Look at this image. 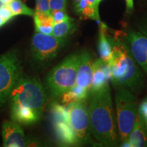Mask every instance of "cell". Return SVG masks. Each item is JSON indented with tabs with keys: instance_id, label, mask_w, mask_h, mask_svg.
Returning <instances> with one entry per match:
<instances>
[{
	"instance_id": "6da1fadb",
	"label": "cell",
	"mask_w": 147,
	"mask_h": 147,
	"mask_svg": "<svg viewBox=\"0 0 147 147\" xmlns=\"http://www.w3.org/2000/svg\"><path fill=\"white\" fill-rule=\"evenodd\" d=\"M93 95L89 109L90 131L102 144L115 146L119 136L109 85Z\"/></svg>"
},
{
	"instance_id": "7a4b0ae2",
	"label": "cell",
	"mask_w": 147,
	"mask_h": 147,
	"mask_svg": "<svg viewBox=\"0 0 147 147\" xmlns=\"http://www.w3.org/2000/svg\"><path fill=\"white\" fill-rule=\"evenodd\" d=\"M109 64L114 87L135 93L143 87L144 76L125 40L115 42Z\"/></svg>"
},
{
	"instance_id": "3957f363",
	"label": "cell",
	"mask_w": 147,
	"mask_h": 147,
	"mask_svg": "<svg viewBox=\"0 0 147 147\" xmlns=\"http://www.w3.org/2000/svg\"><path fill=\"white\" fill-rule=\"evenodd\" d=\"M8 101L10 105L30 108L42 117L48 97L42 84L38 80L23 76L11 91Z\"/></svg>"
},
{
	"instance_id": "277c9868",
	"label": "cell",
	"mask_w": 147,
	"mask_h": 147,
	"mask_svg": "<svg viewBox=\"0 0 147 147\" xmlns=\"http://www.w3.org/2000/svg\"><path fill=\"white\" fill-rule=\"evenodd\" d=\"M80 53L67 56L53 68L47 77V86L51 96L59 98L76 84Z\"/></svg>"
},
{
	"instance_id": "5b68a950",
	"label": "cell",
	"mask_w": 147,
	"mask_h": 147,
	"mask_svg": "<svg viewBox=\"0 0 147 147\" xmlns=\"http://www.w3.org/2000/svg\"><path fill=\"white\" fill-rule=\"evenodd\" d=\"M119 139L128 140L136 119L137 100L129 90L120 88L115 95Z\"/></svg>"
},
{
	"instance_id": "8992f818",
	"label": "cell",
	"mask_w": 147,
	"mask_h": 147,
	"mask_svg": "<svg viewBox=\"0 0 147 147\" xmlns=\"http://www.w3.org/2000/svg\"><path fill=\"white\" fill-rule=\"evenodd\" d=\"M23 76L21 61L15 51L0 56V107L8 101L11 91Z\"/></svg>"
},
{
	"instance_id": "52a82bcc",
	"label": "cell",
	"mask_w": 147,
	"mask_h": 147,
	"mask_svg": "<svg viewBox=\"0 0 147 147\" xmlns=\"http://www.w3.org/2000/svg\"><path fill=\"white\" fill-rule=\"evenodd\" d=\"M65 38L36 32L32 39L31 49L33 58L41 62L52 60L65 45Z\"/></svg>"
},
{
	"instance_id": "ba28073f",
	"label": "cell",
	"mask_w": 147,
	"mask_h": 147,
	"mask_svg": "<svg viewBox=\"0 0 147 147\" xmlns=\"http://www.w3.org/2000/svg\"><path fill=\"white\" fill-rule=\"evenodd\" d=\"M68 112L69 123L79 142L89 140V117L87 106L81 102H72L66 106Z\"/></svg>"
},
{
	"instance_id": "9c48e42d",
	"label": "cell",
	"mask_w": 147,
	"mask_h": 147,
	"mask_svg": "<svg viewBox=\"0 0 147 147\" xmlns=\"http://www.w3.org/2000/svg\"><path fill=\"white\" fill-rule=\"evenodd\" d=\"M125 41L138 65L147 74V37L140 32L130 31Z\"/></svg>"
},
{
	"instance_id": "30bf717a",
	"label": "cell",
	"mask_w": 147,
	"mask_h": 147,
	"mask_svg": "<svg viewBox=\"0 0 147 147\" xmlns=\"http://www.w3.org/2000/svg\"><path fill=\"white\" fill-rule=\"evenodd\" d=\"M3 146L23 147L28 146V140L25 136L23 130L18 123L5 121L1 128Z\"/></svg>"
},
{
	"instance_id": "8fae6325",
	"label": "cell",
	"mask_w": 147,
	"mask_h": 147,
	"mask_svg": "<svg viewBox=\"0 0 147 147\" xmlns=\"http://www.w3.org/2000/svg\"><path fill=\"white\" fill-rule=\"evenodd\" d=\"M111 79V70L108 63H106L101 59L93 62V71L91 88L89 91L92 95L100 91L108 85V81Z\"/></svg>"
},
{
	"instance_id": "7c38bea8",
	"label": "cell",
	"mask_w": 147,
	"mask_h": 147,
	"mask_svg": "<svg viewBox=\"0 0 147 147\" xmlns=\"http://www.w3.org/2000/svg\"><path fill=\"white\" fill-rule=\"evenodd\" d=\"M93 71V61L87 52L80 53V62L77 70L76 84L89 92Z\"/></svg>"
},
{
	"instance_id": "4fadbf2b",
	"label": "cell",
	"mask_w": 147,
	"mask_h": 147,
	"mask_svg": "<svg viewBox=\"0 0 147 147\" xmlns=\"http://www.w3.org/2000/svg\"><path fill=\"white\" fill-rule=\"evenodd\" d=\"M55 134L58 142L62 146H73L78 144V140L71 128L69 121L53 122Z\"/></svg>"
},
{
	"instance_id": "5bb4252c",
	"label": "cell",
	"mask_w": 147,
	"mask_h": 147,
	"mask_svg": "<svg viewBox=\"0 0 147 147\" xmlns=\"http://www.w3.org/2000/svg\"><path fill=\"white\" fill-rule=\"evenodd\" d=\"M113 45V36H109L107 26L105 24L101 23L97 47L100 59L106 63H109L111 59Z\"/></svg>"
},
{
	"instance_id": "9a60e30c",
	"label": "cell",
	"mask_w": 147,
	"mask_h": 147,
	"mask_svg": "<svg viewBox=\"0 0 147 147\" xmlns=\"http://www.w3.org/2000/svg\"><path fill=\"white\" fill-rule=\"evenodd\" d=\"M11 118L19 124H34L40 120L41 117L30 108L18 105H10Z\"/></svg>"
},
{
	"instance_id": "2e32d148",
	"label": "cell",
	"mask_w": 147,
	"mask_h": 147,
	"mask_svg": "<svg viewBox=\"0 0 147 147\" xmlns=\"http://www.w3.org/2000/svg\"><path fill=\"white\" fill-rule=\"evenodd\" d=\"M128 141L131 147H142L147 146V138L145 133L143 117L138 113L135 123L129 136Z\"/></svg>"
},
{
	"instance_id": "e0dca14e",
	"label": "cell",
	"mask_w": 147,
	"mask_h": 147,
	"mask_svg": "<svg viewBox=\"0 0 147 147\" xmlns=\"http://www.w3.org/2000/svg\"><path fill=\"white\" fill-rule=\"evenodd\" d=\"M33 16L34 19L36 32L45 34H52L54 22L51 14L35 11Z\"/></svg>"
},
{
	"instance_id": "ac0fdd59",
	"label": "cell",
	"mask_w": 147,
	"mask_h": 147,
	"mask_svg": "<svg viewBox=\"0 0 147 147\" xmlns=\"http://www.w3.org/2000/svg\"><path fill=\"white\" fill-rule=\"evenodd\" d=\"M89 91L80 86L75 84L74 87L64 93L61 96V102L65 106L68 105L70 103L82 102L87 99Z\"/></svg>"
},
{
	"instance_id": "d6986e66",
	"label": "cell",
	"mask_w": 147,
	"mask_h": 147,
	"mask_svg": "<svg viewBox=\"0 0 147 147\" xmlns=\"http://www.w3.org/2000/svg\"><path fill=\"white\" fill-rule=\"evenodd\" d=\"M73 4L74 11L78 15L100 22L99 13L90 5L88 0H73Z\"/></svg>"
},
{
	"instance_id": "ffe728a7",
	"label": "cell",
	"mask_w": 147,
	"mask_h": 147,
	"mask_svg": "<svg viewBox=\"0 0 147 147\" xmlns=\"http://www.w3.org/2000/svg\"><path fill=\"white\" fill-rule=\"evenodd\" d=\"M76 24L73 20L61 23H55L53 25V31L51 35L59 38H65L69 34H71L76 30Z\"/></svg>"
},
{
	"instance_id": "44dd1931",
	"label": "cell",
	"mask_w": 147,
	"mask_h": 147,
	"mask_svg": "<svg viewBox=\"0 0 147 147\" xmlns=\"http://www.w3.org/2000/svg\"><path fill=\"white\" fill-rule=\"evenodd\" d=\"M9 8L13 13L14 16L26 15L33 16L34 14V10L29 8L27 5L21 0H14L8 3Z\"/></svg>"
},
{
	"instance_id": "7402d4cb",
	"label": "cell",
	"mask_w": 147,
	"mask_h": 147,
	"mask_svg": "<svg viewBox=\"0 0 147 147\" xmlns=\"http://www.w3.org/2000/svg\"><path fill=\"white\" fill-rule=\"evenodd\" d=\"M51 15H52L54 24L73 20V18H71L68 16V14H67L65 10L54 11V12H51Z\"/></svg>"
},
{
	"instance_id": "603a6c76",
	"label": "cell",
	"mask_w": 147,
	"mask_h": 147,
	"mask_svg": "<svg viewBox=\"0 0 147 147\" xmlns=\"http://www.w3.org/2000/svg\"><path fill=\"white\" fill-rule=\"evenodd\" d=\"M37 12L51 14L49 0H36V10Z\"/></svg>"
},
{
	"instance_id": "cb8c5ba5",
	"label": "cell",
	"mask_w": 147,
	"mask_h": 147,
	"mask_svg": "<svg viewBox=\"0 0 147 147\" xmlns=\"http://www.w3.org/2000/svg\"><path fill=\"white\" fill-rule=\"evenodd\" d=\"M0 17L7 23L14 17L8 4H1L0 5Z\"/></svg>"
},
{
	"instance_id": "d4e9b609",
	"label": "cell",
	"mask_w": 147,
	"mask_h": 147,
	"mask_svg": "<svg viewBox=\"0 0 147 147\" xmlns=\"http://www.w3.org/2000/svg\"><path fill=\"white\" fill-rule=\"evenodd\" d=\"M51 12L59 10H65L67 0H49Z\"/></svg>"
},
{
	"instance_id": "484cf974",
	"label": "cell",
	"mask_w": 147,
	"mask_h": 147,
	"mask_svg": "<svg viewBox=\"0 0 147 147\" xmlns=\"http://www.w3.org/2000/svg\"><path fill=\"white\" fill-rule=\"evenodd\" d=\"M139 114L144 119L147 118V98L145 99L140 106Z\"/></svg>"
},
{
	"instance_id": "4316f807",
	"label": "cell",
	"mask_w": 147,
	"mask_h": 147,
	"mask_svg": "<svg viewBox=\"0 0 147 147\" xmlns=\"http://www.w3.org/2000/svg\"><path fill=\"white\" fill-rule=\"evenodd\" d=\"M140 32L147 37V18L143 21L139 25Z\"/></svg>"
},
{
	"instance_id": "83f0119b",
	"label": "cell",
	"mask_w": 147,
	"mask_h": 147,
	"mask_svg": "<svg viewBox=\"0 0 147 147\" xmlns=\"http://www.w3.org/2000/svg\"><path fill=\"white\" fill-rule=\"evenodd\" d=\"M126 11L129 13L134 10V0H125Z\"/></svg>"
},
{
	"instance_id": "f1b7e54d",
	"label": "cell",
	"mask_w": 147,
	"mask_h": 147,
	"mask_svg": "<svg viewBox=\"0 0 147 147\" xmlns=\"http://www.w3.org/2000/svg\"><path fill=\"white\" fill-rule=\"evenodd\" d=\"M88 1H89L90 5L95 10V12L97 13H99L98 7L96 5V0H88Z\"/></svg>"
},
{
	"instance_id": "f546056e",
	"label": "cell",
	"mask_w": 147,
	"mask_h": 147,
	"mask_svg": "<svg viewBox=\"0 0 147 147\" xmlns=\"http://www.w3.org/2000/svg\"><path fill=\"white\" fill-rule=\"evenodd\" d=\"M12 1L14 0H0V3H1V4H8Z\"/></svg>"
},
{
	"instance_id": "4dcf8cb0",
	"label": "cell",
	"mask_w": 147,
	"mask_h": 147,
	"mask_svg": "<svg viewBox=\"0 0 147 147\" xmlns=\"http://www.w3.org/2000/svg\"><path fill=\"white\" fill-rule=\"evenodd\" d=\"M7 22H5L4 20H3L2 18H1V17H0V27H1L3 26V25H5V23H6Z\"/></svg>"
},
{
	"instance_id": "1f68e13d",
	"label": "cell",
	"mask_w": 147,
	"mask_h": 147,
	"mask_svg": "<svg viewBox=\"0 0 147 147\" xmlns=\"http://www.w3.org/2000/svg\"><path fill=\"white\" fill-rule=\"evenodd\" d=\"M102 0H96V5L97 7L99 6V4H100V3L102 1Z\"/></svg>"
},
{
	"instance_id": "d6a6232c",
	"label": "cell",
	"mask_w": 147,
	"mask_h": 147,
	"mask_svg": "<svg viewBox=\"0 0 147 147\" xmlns=\"http://www.w3.org/2000/svg\"><path fill=\"white\" fill-rule=\"evenodd\" d=\"M144 120L145 121V122H146V127H147V118L144 119Z\"/></svg>"
}]
</instances>
